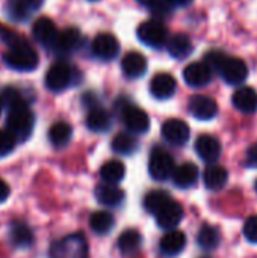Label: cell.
Listing matches in <instances>:
<instances>
[{
    "mask_svg": "<svg viewBox=\"0 0 257 258\" xmlns=\"http://www.w3.org/2000/svg\"><path fill=\"white\" fill-rule=\"evenodd\" d=\"M204 62L211 67V70L218 71L220 76L229 85H239L248 76L247 63L239 57H232L224 54L223 51H211L206 54Z\"/></svg>",
    "mask_w": 257,
    "mask_h": 258,
    "instance_id": "obj_1",
    "label": "cell"
},
{
    "mask_svg": "<svg viewBox=\"0 0 257 258\" xmlns=\"http://www.w3.org/2000/svg\"><path fill=\"white\" fill-rule=\"evenodd\" d=\"M35 124L33 112L29 109L27 103H21L9 109L6 118V130L14 135L17 141H24L30 136Z\"/></svg>",
    "mask_w": 257,
    "mask_h": 258,
    "instance_id": "obj_2",
    "label": "cell"
},
{
    "mask_svg": "<svg viewBox=\"0 0 257 258\" xmlns=\"http://www.w3.org/2000/svg\"><path fill=\"white\" fill-rule=\"evenodd\" d=\"M50 258H88V242L83 234H68L56 240L48 251Z\"/></svg>",
    "mask_w": 257,
    "mask_h": 258,
    "instance_id": "obj_3",
    "label": "cell"
},
{
    "mask_svg": "<svg viewBox=\"0 0 257 258\" xmlns=\"http://www.w3.org/2000/svg\"><path fill=\"white\" fill-rule=\"evenodd\" d=\"M5 63L17 71H33L38 67L39 60L33 47L26 42L23 45L9 48V51L5 54Z\"/></svg>",
    "mask_w": 257,
    "mask_h": 258,
    "instance_id": "obj_4",
    "label": "cell"
},
{
    "mask_svg": "<svg viewBox=\"0 0 257 258\" xmlns=\"http://www.w3.org/2000/svg\"><path fill=\"white\" fill-rule=\"evenodd\" d=\"M138 38L148 47L161 48L168 41V29L161 20H147L138 26Z\"/></svg>",
    "mask_w": 257,
    "mask_h": 258,
    "instance_id": "obj_5",
    "label": "cell"
},
{
    "mask_svg": "<svg viewBox=\"0 0 257 258\" xmlns=\"http://www.w3.org/2000/svg\"><path fill=\"white\" fill-rule=\"evenodd\" d=\"M174 168V159L168 151L162 148H155L151 151L148 159V172L151 178L158 181H165L171 178Z\"/></svg>",
    "mask_w": 257,
    "mask_h": 258,
    "instance_id": "obj_6",
    "label": "cell"
},
{
    "mask_svg": "<svg viewBox=\"0 0 257 258\" xmlns=\"http://www.w3.org/2000/svg\"><path fill=\"white\" fill-rule=\"evenodd\" d=\"M73 80L71 67L65 62L53 63L45 73V86L53 92H61L70 86Z\"/></svg>",
    "mask_w": 257,
    "mask_h": 258,
    "instance_id": "obj_7",
    "label": "cell"
},
{
    "mask_svg": "<svg viewBox=\"0 0 257 258\" xmlns=\"http://www.w3.org/2000/svg\"><path fill=\"white\" fill-rule=\"evenodd\" d=\"M189 135H191L189 125L182 119L173 118V119L165 121L162 125V136L171 145H176V147L185 145L189 141Z\"/></svg>",
    "mask_w": 257,
    "mask_h": 258,
    "instance_id": "obj_8",
    "label": "cell"
},
{
    "mask_svg": "<svg viewBox=\"0 0 257 258\" xmlns=\"http://www.w3.org/2000/svg\"><path fill=\"white\" fill-rule=\"evenodd\" d=\"M189 113L200 119V121H209L214 119L218 113V104L214 98L208 95H194L189 100L188 104Z\"/></svg>",
    "mask_w": 257,
    "mask_h": 258,
    "instance_id": "obj_9",
    "label": "cell"
},
{
    "mask_svg": "<svg viewBox=\"0 0 257 258\" xmlns=\"http://www.w3.org/2000/svg\"><path fill=\"white\" fill-rule=\"evenodd\" d=\"M123 122L132 135H142L150 128L148 115L136 106H127L123 109Z\"/></svg>",
    "mask_w": 257,
    "mask_h": 258,
    "instance_id": "obj_10",
    "label": "cell"
},
{
    "mask_svg": "<svg viewBox=\"0 0 257 258\" xmlns=\"http://www.w3.org/2000/svg\"><path fill=\"white\" fill-rule=\"evenodd\" d=\"M92 53L101 60H112L120 53V42L111 33H100L92 41Z\"/></svg>",
    "mask_w": 257,
    "mask_h": 258,
    "instance_id": "obj_11",
    "label": "cell"
},
{
    "mask_svg": "<svg viewBox=\"0 0 257 258\" xmlns=\"http://www.w3.org/2000/svg\"><path fill=\"white\" fill-rule=\"evenodd\" d=\"M195 151L203 162L217 163L221 156V142L212 135H201L195 141Z\"/></svg>",
    "mask_w": 257,
    "mask_h": 258,
    "instance_id": "obj_12",
    "label": "cell"
},
{
    "mask_svg": "<svg viewBox=\"0 0 257 258\" xmlns=\"http://www.w3.org/2000/svg\"><path fill=\"white\" fill-rule=\"evenodd\" d=\"M82 44V35L76 27H67L62 32H58V36L52 48L58 54H70L76 51Z\"/></svg>",
    "mask_w": 257,
    "mask_h": 258,
    "instance_id": "obj_13",
    "label": "cell"
},
{
    "mask_svg": "<svg viewBox=\"0 0 257 258\" xmlns=\"http://www.w3.org/2000/svg\"><path fill=\"white\" fill-rule=\"evenodd\" d=\"M183 79L192 88H203L212 80V70L206 62H194L185 68Z\"/></svg>",
    "mask_w": 257,
    "mask_h": 258,
    "instance_id": "obj_14",
    "label": "cell"
},
{
    "mask_svg": "<svg viewBox=\"0 0 257 258\" xmlns=\"http://www.w3.org/2000/svg\"><path fill=\"white\" fill-rule=\"evenodd\" d=\"M183 219V209L179 203L170 201L156 213V222L162 230H174Z\"/></svg>",
    "mask_w": 257,
    "mask_h": 258,
    "instance_id": "obj_15",
    "label": "cell"
},
{
    "mask_svg": "<svg viewBox=\"0 0 257 258\" xmlns=\"http://www.w3.org/2000/svg\"><path fill=\"white\" fill-rule=\"evenodd\" d=\"M32 33H33V38L41 45L52 48V45L58 36V29H56V24L53 23V20H50L48 17H39L32 26Z\"/></svg>",
    "mask_w": 257,
    "mask_h": 258,
    "instance_id": "obj_16",
    "label": "cell"
},
{
    "mask_svg": "<svg viewBox=\"0 0 257 258\" xmlns=\"http://www.w3.org/2000/svg\"><path fill=\"white\" fill-rule=\"evenodd\" d=\"M177 83L176 79L168 73H159L151 79L150 83V92L158 100H167L171 98L176 92Z\"/></svg>",
    "mask_w": 257,
    "mask_h": 258,
    "instance_id": "obj_17",
    "label": "cell"
},
{
    "mask_svg": "<svg viewBox=\"0 0 257 258\" xmlns=\"http://www.w3.org/2000/svg\"><path fill=\"white\" fill-rule=\"evenodd\" d=\"M161 252L167 257H174L179 255L185 246H186V236L182 231L177 230H170L162 239H161Z\"/></svg>",
    "mask_w": 257,
    "mask_h": 258,
    "instance_id": "obj_18",
    "label": "cell"
},
{
    "mask_svg": "<svg viewBox=\"0 0 257 258\" xmlns=\"http://www.w3.org/2000/svg\"><path fill=\"white\" fill-rule=\"evenodd\" d=\"M121 70L127 77L138 79L147 70V59L139 51H129L121 60Z\"/></svg>",
    "mask_w": 257,
    "mask_h": 258,
    "instance_id": "obj_19",
    "label": "cell"
},
{
    "mask_svg": "<svg viewBox=\"0 0 257 258\" xmlns=\"http://www.w3.org/2000/svg\"><path fill=\"white\" fill-rule=\"evenodd\" d=\"M198 177H200V171H198L197 165H194V163H183V165L174 168L173 175H171L173 183L182 189H188V187L194 186L198 181Z\"/></svg>",
    "mask_w": 257,
    "mask_h": 258,
    "instance_id": "obj_20",
    "label": "cell"
},
{
    "mask_svg": "<svg viewBox=\"0 0 257 258\" xmlns=\"http://www.w3.org/2000/svg\"><path fill=\"white\" fill-rule=\"evenodd\" d=\"M232 103L242 113H254L257 110V91L250 86L239 88L233 94Z\"/></svg>",
    "mask_w": 257,
    "mask_h": 258,
    "instance_id": "obj_21",
    "label": "cell"
},
{
    "mask_svg": "<svg viewBox=\"0 0 257 258\" xmlns=\"http://www.w3.org/2000/svg\"><path fill=\"white\" fill-rule=\"evenodd\" d=\"M86 125L89 130L95 132V133H105L111 128L112 121H111V115L108 113L106 109H103L101 106L95 104L92 107H89L88 115H86Z\"/></svg>",
    "mask_w": 257,
    "mask_h": 258,
    "instance_id": "obj_22",
    "label": "cell"
},
{
    "mask_svg": "<svg viewBox=\"0 0 257 258\" xmlns=\"http://www.w3.org/2000/svg\"><path fill=\"white\" fill-rule=\"evenodd\" d=\"M95 198L105 207H117L124 200V192L117 184H100L95 187Z\"/></svg>",
    "mask_w": 257,
    "mask_h": 258,
    "instance_id": "obj_23",
    "label": "cell"
},
{
    "mask_svg": "<svg viewBox=\"0 0 257 258\" xmlns=\"http://www.w3.org/2000/svg\"><path fill=\"white\" fill-rule=\"evenodd\" d=\"M203 181H204V186L211 190H220L223 189L227 181H229V172L224 166L221 165H217V163H212L209 165L206 169H204V174H203Z\"/></svg>",
    "mask_w": 257,
    "mask_h": 258,
    "instance_id": "obj_24",
    "label": "cell"
},
{
    "mask_svg": "<svg viewBox=\"0 0 257 258\" xmlns=\"http://www.w3.org/2000/svg\"><path fill=\"white\" fill-rule=\"evenodd\" d=\"M167 42H168V53L174 59H185L194 50L191 38L185 33H177L171 39H168Z\"/></svg>",
    "mask_w": 257,
    "mask_h": 258,
    "instance_id": "obj_25",
    "label": "cell"
},
{
    "mask_svg": "<svg viewBox=\"0 0 257 258\" xmlns=\"http://www.w3.org/2000/svg\"><path fill=\"white\" fill-rule=\"evenodd\" d=\"M9 239L15 248H29L33 243V233L29 225L23 222H14L9 230Z\"/></svg>",
    "mask_w": 257,
    "mask_h": 258,
    "instance_id": "obj_26",
    "label": "cell"
},
{
    "mask_svg": "<svg viewBox=\"0 0 257 258\" xmlns=\"http://www.w3.org/2000/svg\"><path fill=\"white\" fill-rule=\"evenodd\" d=\"M126 175V166L120 160H109L100 168V177L108 184H118Z\"/></svg>",
    "mask_w": 257,
    "mask_h": 258,
    "instance_id": "obj_27",
    "label": "cell"
},
{
    "mask_svg": "<svg viewBox=\"0 0 257 258\" xmlns=\"http://www.w3.org/2000/svg\"><path fill=\"white\" fill-rule=\"evenodd\" d=\"M221 242L220 230L214 225H203L197 234V243L204 251H214Z\"/></svg>",
    "mask_w": 257,
    "mask_h": 258,
    "instance_id": "obj_28",
    "label": "cell"
},
{
    "mask_svg": "<svg viewBox=\"0 0 257 258\" xmlns=\"http://www.w3.org/2000/svg\"><path fill=\"white\" fill-rule=\"evenodd\" d=\"M142 237L136 230H127L118 237V249L124 255H133L141 249Z\"/></svg>",
    "mask_w": 257,
    "mask_h": 258,
    "instance_id": "obj_29",
    "label": "cell"
},
{
    "mask_svg": "<svg viewBox=\"0 0 257 258\" xmlns=\"http://www.w3.org/2000/svg\"><path fill=\"white\" fill-rule=\"evenodd\" d=\"M138 147H139V142L132 133H118L112 139V150L121 156L133 154L138 150Z\"/></svg>",
    "mask_w": 257,
    "mask_h": 258,
    "instance_id": "obj_30",
    "label": "cell"
},
{
    "mask_svg": "<svg viewBox=\"0 0 257 258\" xmlns=\"http://www.w3.org/2000/svg\"><path fill=\"white\" fill-rule=\"evenodd\" d=\"M71 136L73 130L67 122H55L48 130V139L56 148H64L71 141Z\"/></svg>",
    "mask_w": 257,
    "mask_h": 258,
    "instance_id": "obj_31",
    "label": "cell"
},
{
    "mask_svg": "<svg viewBox=\"0 0 257 258\" xmlns=\"http://www.w3.org/2000/svg\"><path fill=\"white\" fill-rule=\"evenodd\" d=\"M41 3L42 0H9L8 11L15 20H24L33 9L39 8Z\"/></svg>",
    "mask_w": 257,
    "mask_h": 258,
    "instance_id": "obj_32",
    "label": "cell"
},
{
    "mask_svg": "<svg viewBox=\"0 0 257 258\" xmlns=\"http://www.w3.org/2000/svg\"><path fill=\"white\" fill-rule=\"evenodd\" d=\"M115 219L109 212H95L89 218V227L95 234H106L114 228Z\"/></svg>",
    "mask_w": 257,
    "mask_h": 258,
    "instance_id": "obj_33",
    "label": "cell"
},
{
    "mask_svg": "<svg viewBox=\"0 0 257 258\" xmlns=\"http://www.w3.org/2000/svg\"><path fill=\"white\" fill-rule=\"evenodd\" d=\"M171 201V197L165 190H151L144 198V209L148 213L156 215L164 206H167Z\"/></svg>",
    "mask_w": 257,
    "mask_h": 258,
    "instance_id": "obj_34",
    "label": "cell"
},
{
    "mask_svg": "<svg viewBox=\"0 0 257 258\" xmlns=\"http://www.w3.org/2000/svg\"><path fill=\"white\" fill-rule=\"evenodd\" d=\"M0 39L3 42H6L9 45V48L18 47V45H23V44L27 42L20 33H17V32L11 30V29H8L6 26H2V24H0Z\"/></svg>",
    "mask_w": 257,
    "mask_h": 258,
    "instance_id": "obj_35",
    "label": "cell"
},
{
    "mask_svg": "<svg viewBox=\"0 0 257 258\" xmlns=\"http://www.w3.org/2000/svg\"><path fill=\"white\" fill-rule=\"evenodd\" d=\"M138 2L141 5L150 8L151 12L158 17H165L171 11V5L168 3V0H138Z\"/></svg>",
    "mask_w": 257,
    "mask_h": 258,
    "instance_id": "obj_36",
    "label": "cell"
},
{
    "mask_svg": "<svg viewBox=\"0 0 257 258\" xmlns=\"http://www.w3.org/2000/svg\"><path fill=\"white\" fill-rule=\"evenodd\" d=\"M17 145V139L8 130H0V157H5L14 151Z\"/></svg>",
    "mask_w": 257,
    "mask_h": 258,
    "instance_id": "obj_37",
    "label": "cell"
},
{
    "mask_svg": "<svg viewBox=\"0 0 257 258\" xmlns=\"http://www.w3.org/2000/svg\"><path fill=\"white\" fill-rule=\"evenodd\" d=\"M0 100H2V104H3V106H8L9 109L14 107V106H18V104H21V103H26V101L23 100L20 91H17V89H14V88H6V89L3 91Z\"/></svg>",
    "mask_w": 257,
    "mask_h": 258,
    "instance_id": "obj_38",
    "label": "cell"
},
{
    "mask_svg": "<svg viewBox=\"0 0 257 258\" xmlns=\"http://www.w3.org/2000/svg\"><path fill=\"white\" fill-rule=\"evenodd\" d=\"M244 234L245 239L251 243H257V215L250 216L244 224Z\"/></svg>",
    "mask_w": 257,
    "mask_h": 258,
    "instance_id": "obj_39",
    "label": "cell"
},
{
    "mask_svg": "<svg viewBox=\"0 0 257 258\" xmlns=\"http://www.w3.org/2000/svg\"><path fill=\"white\" fill-rule=\"evenodd\" d=\"M245 163H247L248 168H257V144H253V145L247 150Z\"/></svg>",
    "mask_w": 257,
    "mask_h": 258,
    "instance_id": "obj_40",
    "label": "cell"
},
{
    "mask_svg": "<svg viewBox=\"0 0 257 258\" xmlns=\"http://www.w3.org/2000/svg\"><path fill=\"white\" fill-rule=\"evenodd\" d=\"M9 186L6 184V181H3L2 178H0V203H3V201H6L8 200V197H9Z\"/></svg>",
    "mask_w": 257,
    "mask_h": 258,
    "instance_id": "obj_41",
    "label": "cell"
},
{
    "mask_svg": "<svg viewBox=\"0 0 257 258\" xmlns=\"http://www.w3.org/2000/svg\"><path fill=\"white\" fill-rule=\"evenodd\" d=\"M168 3L173 6V5H176V6H185V5H188V3H191V0H168Z\"/></svg>",
    "mask_w": 257,
    "mask_h": 258,
    "instance_id": "obj_42",
    "label": "cell"
},
{
    "mask_svg": "<svg viewBox=\"0 0 257 258\" xmlns=\"http://www.w3.org/2000/svg\"><path fill=\"white\" fill-rule=\"evenodd\" d=\"M2 109H3V104H2V100H0V113H2Z\"/></svg>",
    "mask_w": 257,
    "mask_h": 258,
    "instance_id": "obj_43",
    "label": "cell"
},
{
    "mask_svg": "<svg viewBox=\"0 0 257 258\" xmlns=\"http://www.w3.org/2000/svg\"><path fill=\"white\" fill-rule=\"evenodd\" d=\"M256 192H257V181H256Z\"/></svg>",
    "mask_w": 257,
    "mask_h": 258,
    "instance_id": "obj_44",
    "label": "cell"
},
{
    "mask_svg": "<svg viewBox=\"0 0 257 258\" xmlns=\"http://www.w3.org/2000/svg\"><path fill=\"white\" fill-rule=\"evenodd\" d=\"M91 2H95V0H91Z\"/></svg>",
    "mask_w": 257,
    "mask_h": 258,
    "instance_id": "obj_45",
    "label": "cell"
}]
</instances>
